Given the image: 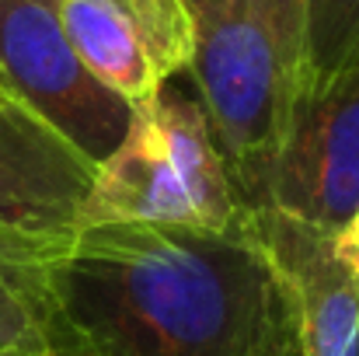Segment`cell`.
<instances>
[{
  "label": "cell",
  "instance_id": "obj_8",
  "mask_svg": "<svg viewBox=\"0 0 359 356\" xmlns=\"http://www.w3.org/2000/svg\"><path fill=\"white\" fill-rule=\"evenodd\" d=\"M251 220L286 297L290 356H359V279L332 235L269 203L251 206Z\"/></svg>",
  "mask_w": 359,
  "mask_h": 356
},
{
  "label": "cell",
  "instance_id": "obj_13",
  "mask_svg": "<svg viewBox=\"0 0 359 356\" xmlns=\"http://www.w3.org/2000/svg\"><path fill=\"white\" fill-rule=\"evenodd\" d=\"M11 356H67L63 350H42V353H11Z\"/></svg>",
  "mask_w": 359,
  "mask_h": 356
},
{
  "label": "cell",
  "instance_id": "obj_4",
  "mask_svg": "<svg viewBox=\"0 0 359 356\" xmlns=\"http://www.w3.org/2000/svg\"><path fill=\"white\" fill-rule=\"evenodd\" d=\"M269 206L335 235L359 206V0H314Z\"/></svg>",
  "mask_w": 359,
  "mask_h": 356
},
{
  "label": "cell",
  "instance_id": "obj_6",
  "mask_svg": "<svg viewBox=\"0 0 359 356\" xmlns=\"http://www.w3.org/2000/svg\"><path fill=\"white\" fill-rule=\"evenodd\" d=\"M95 161L25 105H0V244L56 255L81 228Z\"/></svg>",
  "mask_w": 359,
  "mask_h": 356
},
{
  "label": "cell",
  "instance_id": "obj_7",
  "mask_svg": "<svg viewBox=\"0 0 359 356\" xmlns=\"http://www.w3.org/2000/svg\"><path fill=\"white\" fill-rule=\"evenodd\" d=\"M60 21L84 67L133 109L189 70L196 53L185 0H60Z\"/></svg>",
  "mask_w": 359,
  "mask_h": 356
},
{
  "label": "cell",
  "instance_id": "obj_2",
  "mask_svg": "<svg viewBox=\"0 0 359 356\" xmlns=\"http://www.w3.org/2000/svg\"><path fill=\"white\" fill-rule=\"evenodd\" d=\"M314 0H213L196 11L189 74L248 206L269 199L311 46Z\"/></svg>",
  "mask_w": 359,
  "mask_h": 356
},
{
  "label": "cell",
  "instance_id": "obj_1",
  "mask_svg": "<svg viewBox=\"0 0 359 356\" xmlns=\"http://www.w3.org/2000/svg\"><path fill=\"white\" fill-rule=\"evenodd\" d=\"M42 276L67 356H290L286 297L251 213L231 231L84 224Z\"/></svg>",
  "mask_w": 359,
  "mask_h": 356
},
{
  "label": "cell",
  "instance_id": "obj_12",
  "mask_svg": "<svg viewBox=\"0 0 359 356\" xmlns=\"http://www.w3.org/2000/svg\"><path fill=\"white\" fill-rule=\"evenodd\" d=\"M185 4H189V11L196 14V11H203V7H210L213 0H185Z\"/></svg>",
  "mask_w": 359,
  "mask_h": 356
},
{
  "label": "cell",
  "instance_id": "obj_11",
  "mask_svg": "<svg viewBox=\"0 0 359 356\" xmlns=\"http://www.w3.org/2000/svg\"><path fill=\"white\" fill-rule=\"evenodd\" d=\"M0 105H21V102L11 95V88L4 84V77H0Z\"/></svg>",
  "mask_w": 359,
  "mask_h": 356
},
{
  "label": "cell",
  "instance_id": "obj_10",
  "mask_svg": "<svg viewBox=\"0 0 359 356\" xmlns=\"http://www.w3.org/2000/svg\"><path fill=\"white\" fill-rule=\"evenodd\" d=\"M335 241V255L342 258V265L359 279V206L353 210V217L332 235Z\"/></svg>",
  "mask_w": 359,
  "mask_h": 356
},
{
  "label": "cell",
  "instance_id": "obj_9",
  "mask_svg": "<svg viewBox=\"0 0 359 356\" xmlns=\"http://www.w3.org/2000/svg\"><path fill=\"white\" fill-rule=\"evenodd\" d=\"M42 265L46 258L0 244V356L53 350Z\"/></svg>",
  "mask_w": 359,
  "mask_h": 356
},
{
  "label": "cell",
  "instance_id": "obj_3",
  "mask_svg": "<svg viewBox=\"0 0 359 356\" xmlns=\"http://www.w3.org/2000/svg\"><path fill=\"white\" fill-rule=\"evenodd\" d=\"M251 206L234 185L203 105L161 88L136 105L116 150L98 161L84 224H168L231 231Z\"/></svg>",
  "mask_w": 359,
  "mask_h": 356
},
{
  "label": "cell",
  "instance_id": "obj_5",
  "mask_svg": "<svg viewBox=\"0 0 359 356\" xmlns=\"http://www.w3.org/2000/svg\"><path fill=\"white\" fill-rule=\"evenodd\" d=\"M0 77L25 109L95 164L116 150L133 119V105L109 91L70 46L60 0H0Z\"/></svg>",
  "mask_w": 359,
  "mask_h": 356
}]
</instances>
